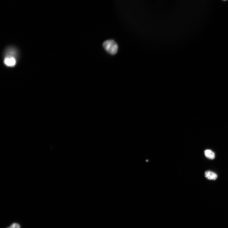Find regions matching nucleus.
Instances as JSON below:
<instances>
[{
    "instance_id": "obj_1",
    "label": "nucleus",
    "mask_w": 228,
    "mask_h": 228,
    "mask_svg": "<svg viewBox=\"0 0 228 228\" xmlns=\"http://www.w3.org/2000/svg\"><path fill=\"white\" fill-rule=\"evenodd\" d=\"M103 46L105 50L111 55L115 54L118 51V45L113 40H109L105 41Z\"/></svg>"
},
{
    "instance_id": "obj_2",
    "label": "nucleus",
    "mask_w": 228,
    "mask_h": 228,
    "mask_svg": "<svg viewBox=\"0 0 228 228\" xmlns=\"http://www.w3.org/2000/svg\"><path fill=\"white\" fill-rule=\"evenodd\" d=\"M205 177L208 180H215L218 177L217 174L214 172L208 171H206L205 174Z\"/></svg>"
},
{
    "instance_id": "obj_3",
    "label": "nucleus",
    "mask_w": 228,
    "mask_h": 228,
    "mask_svg": "<svg viewBox=\"0 0 228 228\" xmlns=\"http://www.w3.org/2000/svg\"><path fill=\"white\" fill-rule=\"evenodd\" d=\"M4 63L7 66L12 67L15 65L16 61L13 57L9 56L5 58Z\"/></svg>"
},
{
    "instance_id": "obj_4",
    "label": "nucleus",
    "mask_w": 228,
    "mask_h": 228,
    "mask_svg": "<svg viewBox=\"0 0 228 228\" xmlns=\"http://www.w3.org/2000/svg\"><path fill=\"white\" fill-rule=\"evenodd\" d=\"M205 157L208 159L213 160L215 158V154L210 150H206L204 152Z\"/></svg>"
},
{
    "instance_id": "obj_5",
    "label": "nucleus",
    "mask_w": 228,
    "mask_h": 228,
    "mask_svg": "<svg viewBox=\"0 0 228 228\" xmlns=\"http://www.w3.org/2000/svg\"><path fill=\"white\" fill-rule=\"evenodd\" d=\"M7 228H21L20 226L17 223H14L10 227Z\"/></svg>"
}]
</instances>
